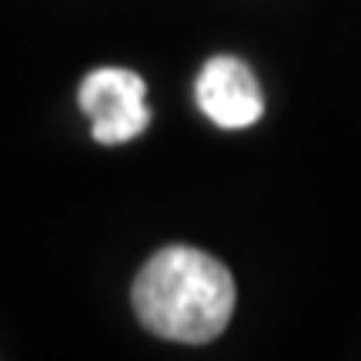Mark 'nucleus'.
Instances as JSON below:
<instances>
[{
  "instance_id": "f03ea898",
  "label": "nucleus",
  "mask_w": 361,
  "mask_h": 361,
  "mask_svg": "<svg viewBox=\"0 0 361 361\" xmlns=\"http://www.w3.org/2000/svg\"><path fill=\"white\" fill-rule=\"evenodd\" d=\"M144 80L124 67H101L80 80L78 104L90 117L97 144H124L147 130L151 111L144 104Z\"/></svg>"
},
{
  "instance_id": "7ed1b4c3",
  "label": "nucleus",
  "mask_w": 361,
  "mask_h": 361,
  "mask_svg": "<svg viewBox=\"0 0 361 361\" xmlns=\"http://www.w3.org/2000/svg\"><path fill=\"white\" fill-rule=\"evenodd\" d=\"M194 97L207 121H214L224 130L251 128L264 114V94H261L258 78L251 74L245 61L228 54H218L201 67Z\"/></svg>"
},
{
  "instance_id": "f257e3e1",
  "label": "nucleus",
  "mask_w": 361,
  "mask_h": 361,
  "mask_svg": "<svg viewBox=\"0 0 361 361\" xmlns=\"http://www.w3.org/2000/svg\"><path fill=\"white\" fill-rule=\"evenodd\" d=\"M130 298L141 324L157 338L204 345L231 322L234 278L204 251L171 245L141 268Z\"/></svg>"
}]
</instances>
